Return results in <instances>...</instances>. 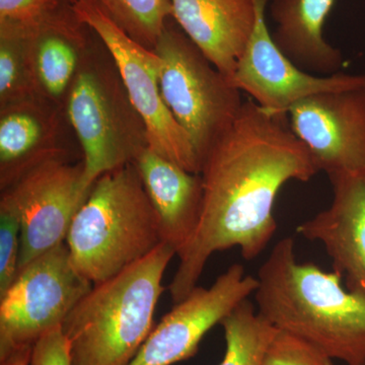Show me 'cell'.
I'll list each match as a JSON object with an SVG mask.
<instances>
[{"mask_svg":"<svg viewBox=\"0 0 365 365\" xmlns=\"http://www.w3.org/2000/svg\"><path fill=\"white\" fill-rule=\"evenodd\" d=\"M318 173L287 115L270 114L251 98L245 100L234 124L204 160L200 220L178 256L170 283L175 304L197 287L213 254L239 248L246 261L260 256L277 230L274 205L280 190Z\"/></svg>","mask_w":365,"mask_h":365,"instance_id":"6da1fadb","label":"cell"},{"mask_svg":"<svg viewBox=\"0 0 365 365\" xmlns=\"http://www.w3.org/2000/svg\"><path fill=\"white\" fill-rule=\"evenodd\" d=\"M336 271L297 261L292 237L280 240L257 275L258 313L331 359L365 364V289L343 287Z\"/></svg>","mask_w":365,"mask_h":365,"instance_id":"7a4b0ae2","label":"cell"},{"mask_svg":"<svg viewBox=\"0 0 365 365\" xmlns=\"http://www.w3.org/2000/svg\"><path fill=\"white\" fill-rule=\"evenodd\" d=\"M175 256L163 242L79 300L61 326L72 365L130 364L155 327L163 275Z\"/></svg>","mask_w":365,"mask_h":365,"instance_id":"3957f363","label":"cell"},{"mask_svg":"<svg viewBox=\"0 0 365 365\" xmlns=\"http://www.w3.org/2000/svg\"><path fill=\"white\" fill-rule=\"evenodd\" d=\"M66 242L72 266L93 285L111 279L163 244L157 215L133 163L93 182Z\"/></svg>","mask_w":365,"mask_h":365,"instance_id":"277c9868","label":"cell"},{"mask_svg":"<svg viewBox=\"0 0 365 365\" xmlns=\"http://www.w3.org/2000/svg\"><path fill=\"white\" fill-rule=\"evenodd\" d=\"M66 113L83 150L86 190L150 146L145 123L96 33L69 90Z\"/></svg>","mask_w":365,"mask_h":365,"instance_id":"5b68a950","label":"cell"},{"mask_svg":"<svg viewBox=\"0 0 365 365\" xmlns=\"http://www.w3.org/2000/svg\"><path fill=\"white\" fill-rule=\"evenodd\" d=\"M153 51L162 60L163 102L186 131L200 162L234 124L241 111V91L230 83L170 18Z\"/></svg>","mask_w":365,"mask_h":365,"instance_id":"8992f818","label":"cell"},{"mask_svg":"<svg viewBox=\"0 0 365 365\" xmlns=\"http://www.w3.org/2000/svg\"><path fill=\"white\" fill-rule=\"evenodd\" d=\"M72 6L79 20L90 26L111 54L132 104L148 128L151 150L190 173L200 174V162L188 134L163 102L160 56L131 39L98 1L83 0Z\"/></svg>","mask_w":365,"mask_h":365,"instance_id":"52a82bcc","label":"cell"},{"mask_svg":"<svg viewBox=\"0 0 365 365\" xmlns=\"http://www.w3.org/2000/svg\"><path fill=\"white\" fill-rule=\"evenodd\" d=\"M93 287L72 266L66 242L21 268L0 297V360L61 327Z\"/></svg>","mask_w":365,"mask_h":365,"instance_id":"ba28073f","label":"cell"},{"mask_svg":"<svg viewBox=\"0 0 365 365\" xmlns=\"http://www.w3.org/2000/svg\"><path fill=\"white\" fill-rule=\"evenodd\" d=\"M83 162L55 158L1 192L0 202L11 206L21 220L19 271L66 242L72 220L90 192L83 187Z\"/></svg>","mask_w":365,"mask_h":365,"instance_id":"9c48e42d","label":"cell"},{"mask_svg":"<svg viewBox=\"0 0 365 365\" xmlns=\"http://www.w3.org/2000/svg\"><path fill=\"white\" fill-rule=\"evenodd\" d=\"M257 277L234 264L209 288L197 285L153 327L128 365H173L195 356L206 335L254 294Z\"/></svg>","mask_w":365,"mask_h":365,"instance_id":"30bf717a","label":"cell"},{"mask_svg":"<svg viewBox=\"0 0 365 365\" xmlns=\"http://www.w3.org/2000/svg\"><path fill=\"white\" fill-rule=\"evenodd\" d=\"M268 0H255L256 25L246 49L230 81L237 90L265 111L287 115L288 110L302 98L327 91L365 86V74L342 72L318 76L302 71L275 45L266 23Z\"/></svg>","mask_w":365,"mask_h":365,"instance_id":"8fae6325","label":"cell"},{"mask_svg":"<svg viewBox=\"0 0 365 365\" xmlns=\"http://www.w3.org/2000/svg\"><path fill=\"white\" fill-rule=\"evenodd\" d=\"M287 117L319 172L331 176L365 169V86L309 96Z\"/></svg>","mask_w":365,"mask_h":365,"instance_id":"7c38bea8","label":"cell"},{"mask_svg":"<svg viewBox=\"0 0 365 365\" xmlns=\"http://www.w3.org/2000/svg\"><path fill=\"white\" fill-rule=\"evenodd\" d=\"M328 177L332 204L300 223L297 232L323 245L346 287L365 289V169Z\"/></svg>","mask_w":365,"mask_h":365,"instance_id":"4fadbf2b","label":"cell"},{"mask_svg":"<svg viewBox=\"0 0 365 365\" xmlns=\"http://www.w3.org/2000/svg\"><path fill=\"white\" fill-rule=\"evenodd\" d=\"M66 109L42 98L0 107V189L43 163L67 158L61 143Z\"/></svg>","mask_w":365,"mask_h":365,"instance_id":"5bb4252c","label":"cell"},{"mask_svg":"<svg viewBox=\"0 0 365 365\" xmlns=\"http://www.w3.org/2000/svg\"><path fill=\"white\" fill-rule=\"evenodd\" d=\"M133 163L157 215L162 241L179 256L200 220L203 200L200 174L182 169L150 146L138 153Z\"/></svg>","mask_w":365,"mask_h":365,"instance_id":"9a60e30c","label":"cell"},{"mask_svg":"<svg viewBox=\"0 0 365 365\" xmlns=\"http://www.w3.org/2000/svg\"><path fill=\"white\" fill-rule=\"evenodd\" d=\"M173 18L230 79L256 25L255 0H170Z\"/></svg>","mask_w":365,"mask_h":365,"instance_id":"2e32d148","label":"cell"},{"mask_svg":"<svg viewBox=\"0 0 365 365\" xmlns=\"http://www.w3.org/2000/svg\"><path fill=\"white\" fill-rule=\"evenodd\" d=\"M34 72L40 97L66 109L72 83L95 32L72 4L30 28Z\"/></svg>","mask_w":365,"mask_h":365,"instance_id":"e0dca14e","label":"cell"},{"mask_svg":"<svg viewBox=\"0 0 365 365\" xmlns=\"http://www.w3.org/2000/svg\"><path fill=\"white\" fill-rule=\"evenodd\" d=\"M336 0H273L270 14L276 28L272 39L302 71L324 76L341 72L344 57L324 37V26Z\"/></svg>","mask_w":365,"mask_h":365,"instance_id":"ac0fdd59","label":"cell"},{"mask_svg":"<svg viewBox=\"0 0 365 365\" xmlns=\"http://www.w3.org/2000/svg\"><path fill=\"white\" fill-rule=\"evenodd\" d=\"M41 98L34 72L30 28L0 23V107Z\"/></svg>","mask_w":365,"mask_h":365,"instance_id":"d6986e66","label":"cell"},{"mask_svg":"<svg viewBox=\"0 0 365 365\" xmlns=\"http://www.w3.org/2000/svg\"><path fill=\"white\" fill-rule=\"evenodd\" d=\"M225 332V352L218 365H263L275 328L245 299L220 322Z\"/></svg>","mask_w":365,"mask_h":365,"instance_id":"ffe728a7","label":"cell"},{"mask_svg":"<svg viewBox=\"0 0 365 365\" xmlns=\"http://www.w3.org/2000/svg\"><path fill=\"white\" fill-rule=\"evenodd\" d=\"M105 14L131 39L155 49L168 21L173 18L170 0H98Z\"/></svg>","mask_w":365,"mask_h":365,"instance_id":"44dd1931","label":"cell"},{"mask_svg":"<svg viewBox=\"0 0 365 365\" xmlns=\"http://www.w3.org/2000/svg\"><path fill=\"white\" fill-rule=\"evenodd\" d=\"M333 360L309 341L278 330L266 351L263 365H334Z\"/></svg>","mask_w":365,"mask_h":365,"instance_id":"7402d4cb","label":"cell"},{"mask_svg":"<svg viewBox=\"0 0 365 365\" xmlns=\"http://www.w3.org/2000/svg\"><path fill=\"white\" fill-rule=\"evenodd\" d=\"M20 254V217L11 206L0 202V297L18 275Z\"/></svg>","mask_w":365,"mask_h":365,"instance_id":"603a6c76","label":"cell"},{"mask_svg":"<svg viewBox=\"0 0 365 365\" xmlns=\"http://www.w3.org/2000/svg\"><path fill=\"white\" fill-rule=\"evenodd\" d=\"M68 4L69 0H0V23L32 28Z\"/></svg>","mask_w":365,"mask_h":365,"instance_id":"cb8c5ba5","label":"cell"},{"mask_svg":"<svg viewBox=\"0 0 365 365\" xmlns=\"http://www.w3.org/2000/svg\"><path fill=\"white\" fill-rule=\"evenodd\" d=\"M29 365H72L61 327L50 331L34 344Z\"/></svg>","mask_w":365,"mask_h":365,"instance_id":"d4e9b609","label":"cell"},{"mask_svg":"<svg viewBox=\"0 0 365 365\" xmlns=\"http://www.w3.org/2000/svg\"><path fill=\"white\" fill-rule=\"evenodd\" d=\"M33 346L24 347L16 350L0 360V365H29L30 364L31 355H32Z\"/></svg>","mask_w":365,"mask_h":365,"instance_id":"484cf974","label":"cell"},{"mask_svg":"<svg viewBox=\"0 0 365 365\" xmlns=\"http://www.w3.org/2000/svg\"><path fill=\"white\" fill-rule=\"evenodd\" d=\"M72 4H76L78 1H83V0H69ZM85 1H98V0H85Z\"/></svg>","mask_w":365,"mask_h":365,"instance_id":"4316f807","label":"cell"},{"mask_svg":"<svg viewBox=\"0 0 365 365\" xmlns=\"http://www.w3.org/2000/svg\"><path fill=\"white\" fill-rule=\"evenodd\" d=\"M360 365H365V364H360Z\"/></svg>","mask_w":365,"mask_h":365,"instance_id":"83f0119b","label":"cell"}]
</instances>
